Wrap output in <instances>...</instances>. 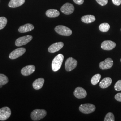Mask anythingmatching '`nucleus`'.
Masks as SVG:
<instances>
[{
    "mask_svg": "<svg viewBox=\"0 0 121 121\" xmlns=\"http://www.w3.org/2000/svg\"><path fill=\"white\" fill-rule=\"evenodd\" d=\"M64 60V56L62 54H59L54 57L52 61V70L56 72L60 69L63 61Z\"/></svg>",
    "mask_w": 121,
    "mask_h": 121,
    "instance_id": "f257e3e1",
    "label": "nucleus"
},
{
    "mask_svg": "<svg viewBox=\"0 0 121 121\" xmlns=\"http://www.w3.org/2000/svg\"><path fill=\"white\" fill-rule=\"evenodd\" d=\"M47 112L44 109H36L34 110L30 114V117L33 121H39L46 116Z\"/></svg>",
    "mask_w": 121,
    "mask_h": 121,
    "instance_id": "f03ea898",
    "label": "nucleus"
},
{
    "mask_svg": "<svg viewBox=\"0 0 121 121\" xmlns=\"http://www.w3.org/2000/svg\"><path fill=\"white\" fill-rule=\"evenodd\" d=\"M54 30L57 33L63 36H69L72 33V31L70 28L63 25L56 26Z\"/></svg>",
    "mask_w": 121,
    "mask_h": 121,
    "instance_id": "7ed1b4c3",
    "label": "nucleus"
},
{
    "mask_svg": "<svg viewBox=\"0 0 121 121\" xmlns=\"http://www.w3.org/2000/svg\"><path fill=\"white\" fill-rule=\"evenodd\" d=\"M95 109V106L91 104H84L80 105L79 110L84 114H89L93 112Z\"/></svg>",
    "mask_w": 121,
    "mask_h": 121,
    "instance_id": "20e7f679",
    "label": "nucleus"
},
{
    "mask_svg": "<svg viewBox=\"0 0 121 121\" xmlns=\"http://www.w3.org/2000/svg\"><path fill=\"white\" fill-rule=\"evenodd\" d=\"M77 65V61L72 57L68 58L65 62V69L67 71H70L74 69Z\"/></svg>",
    "mask_w": 121,
    "mask_h": 121,
    "instance_id": "39448f33",
    "label": "nucleus"
},
{
    "mask_svg": "<svg viewBox=\"0 0 121 121\" xmlns=\"http://www.w3.org/2000/svg\"><path fill=\"white\" fill-rule=\"evenodd\" d=\"M32 36L30 35H27L18 38L15 41V44L17 46H21L22 45H26L32 40Z\"/></svg>",
    "mask_w": 121,
    "mask_h": 121,
    "instance_id": "423d86ee",
    "label": "nucleus"
},
{
    "mask_svg": "<svg viewBox=\"0 0 121 121\" xmlns=\"http://www.w3.org/2000/svg\"><path fill=\"white\" fill-rule=\"evenodd\" d=\"M11 114V111L8 107L0 108V120L5 121L8 119Z\"/></svg>",
    "mask_w": 121,
    "mask_h": 121,
    "instance_id": "0eeeda50",
    "label": "nucleus"
},
{
    "mask_svg": "<svg viewBox=\"0 0 121 121\" xmlns=\"http://www.w3.org/2000/svg\"><path fill=\"white\" fill-rule=\"evenodd\" d=\"M74 7L73 4L70 3H66L63 4L61 8L60 11L66 15H69L73 13Z\"/></svg>",
    "mask_w": 121,
    "mask_h": 121,
    "instance_id": "6e6552de",
    "label": "nucleus"
},
{
    "mask_svg": "<svg viewBox=\"0 0 121 121\" xmlns=\"http://www.w3.org/2000/svg\"><path fill=\"white\" fill-rule=\"evenodd\" d=\"M25 52L26 49L25 48H18L14 50L10 53L9 57L11 59H15L22 56L24 53H25Z\"/></svg>",
    "mask_w": 121,
    "mask_h": 121,
    "instance_id": "1a4fd4ad",
    "label": "nucleus"
},
{
    "mask_svg": "<svg viewBox=\"0 0 121 121\" xmlns=\"http://www.w3.org/2000/svg\"><path fill=\"white\" fill-rule=\"evenodd\" d=\"M113 60L111 58H107L105 60L99 63V68L102 69H107L111 68L113 65Z\"/></svg>",
    "mask_w": 121,
    "mask_h": 121,
    "instance_id": "9d476101",
    "label": "nucleus"
},
{
    "mask_svg": "<svg viewBox=\"0 0 121 121\" xmlns=\"http://www.w3.org/2000/svg\"><path fill=\"white\" fill-rule=\"evenodd\" d=\"M73 94L76 98L78 99H82L86 97L87 93L84 88L81 87H78L75 88L73 92Z\"/></svg>",
    "mask_w": 121,
    "mask_h": 121,
    "instance_id": "9b49d317",
    "label": "nucleus"
},
{
    "mask_svg": "<svg viewBox=\"0 0 121 121\" xmlns=\"http://www.w3.org/2000/svg\"><path fill=\"white\" fill-rule=\"evenodd\" d=\"M116 46V44L111 40H105L103 41L101 44V47L105 50H111Z\"/></svg>",
    "mask_w": 121,
    "mask_h": 121,
    "instance_id": "f8f14e48",
    "label": "nucleus"
},
{
    "mask_svg": "<svg viewBox=\"0 0 121 121\" xmlns=\"http://www.w3.org/2000/svg\"><path fill=\"white\" fill-rule=\"evenodd\" d=\"M35 67L34 65H26L22 68L21 72L22 75L25 76L30 75L35 71Z\"/></svg>",
    "mask_w": 121,
    "mask_h": 121,
    "instance_id": "ddd939ff",
    "label": "nucleus"
},
{
    "mask_svg": "<svg viewBox=\"0 0 121 121\" xmlns=\"http://www.w3.org/2000/svg\"><path fill=\"white\" fill-rule=\"evenodd\" d=\"M64 43L62 42H56L51 45L48 48V51L50 53H54L60 50L63 48Z\"/></svg>",
    "mask_w": 121,
    "mask_h": 121,
    "instance_id": "4468645a",
    "label": "nucleus"
},
{
    "mask_svg": "<svg viewBox=\"0 0 121 121\" xmlns=\"http://www.w3.org/2000/svg\"><path fill=\"white\" fill-rule=\"evenodd\" d=\"M34 26L30 23H27L24 25H22L18 28V31L20 33H26L33 30Z\"/></svg>",
    "mask_w": 121,
    "mask_h": 121,
    "instance_id": "2eb2a0df",
    "label": "nucleus"
},
{
    "mask_svg": "<svg viewBox=\"0 0 121 121\" xmlns=\"http://www.w3.org/2000/svg\"><path fill=\"white\" fill-rule=\"evenodd\" d=\"M44 82V79L43 78H39L36 79L32 83V86L35 90H39L41 89L43 86Z\"/></svg>",
    "mask_w": 121,
    "mask_h": 121,
    "instance_id": "dca6fc26",
    "label": "nucleus"
},
{
    "mask_svg": "<svg viewBox=\"0 0 121 121\" xmlns=\"http://www.w3.org/2000/svg\"><path fill=\"white\" fill-rule=\"evenodd\" d=\"M25 0H10L8 4V6L10 8H16L23 4Z\"/></svg>",
    "mask_w": 121,
    "mask_h": 121,
    "instance_id": "f3484780",
    "label": "nucleus"
},
{
    "mask_svg": "<svg viewBox=\"0 0 121 121\" xmlns=\"http://www.w3.org/2000/svg\"><path fill=\"white\" fill-rule=\"evenodd\" d=\"M112 82V80L110 77L103 78L99 83V86L101 88H106L109 86Z\"/></svg>",
    "mask_w": 121,
    "mask_h": 121,
    "instance_id": "a211bd4d",
    "label": "nucleus"
},
{
    "mask_svg": "<svg viewBox=\"0 0 121 121\" xmlns=\"http://www.w3.org/2000/svg\"><path fill=\"white\" fill-rule=\"evenodd\" d=\"M46 15L48 17H56L60 15V12L56 9H50L46 11Z\"/></svg>",
    "mask_w": 121,
    "mask_h": 121,
    "instance_id": "6ab92c4d",
    "label": "nucleus"
},
{
    "mask_svg": "<svg viewBox=\"0 0 121 121\" xmlns=\"http://www.w3.org/2000/svg\"><path fill=\"white\" fill-rule=\"evenodd\" d=\"M95 20V17L93 15H86L81 17V21L85 23H90Z\"/></svg>",
    "mask_w": 121,
    "mask_h": 121,
    "instance_id": "aec40b11",
    "label": "nucleus"
},
{
    "mask_svg": "<svg viewBox=\"0 0 121 121\" xmlns=\"http://www.w3.org/2000/svg\"><path fill=\"white\" fill-rule=\"evenodd\" d=\"M100 31L103 32H106L108 31L110 29V25L108 23H101L99 27Z\"/></svg>",
    "mask_w": 121,
    "mask_h": 121,
    "instance_id": "412c9836",
    "label": "nucleus"
},
{
    "mask_svg": "<svg viewBox=\"0 0 121 121\" xmlns=\"http://www.w3.org/2000/svg\"><path fill=\"white\" fill-rule=\"evenodd\" d=\"M101 78V75L99 73L94 75L91 79V82L92 84L96 85L99 82Z\"/></svg>",
    "mask_w": 121,
    "mask_h": 121,
    "instance_id": "4be33fe9",
    "label": "nucleus"
},
{
    "mask_svg": "<svg viewBox=\"0 0 121 121\" xmlns=\"http://www.w3.org/2000/svg\"><path fill=\"white\" fill-rule=\"evenodd\" d=\"M9 81L8 77L4 74L0 73V85H4Z\"/></svg>",
    "mask_w": 121,
    "mask_h": 121,
    "instance_id": "5701e85b",
    "label": "nucleus"
},
{
    "mask_svg": "<svg viewBox=\"0 0 121 121\" xmlns=\"http://www.w3.org/2000/svg\"><path fill=\"white\" fill-rule=\"evenodd\" d=\"M7 23V19L4 17H0V30L3 29Z\"/></svg>",
    "mask_w": 121,
    "mask_h": 121,
    "instance_id": "b1692460",
    "label": "nucleus"
},
{
    "mask_svg": "<svg viewBox=\"0 0 121 121\" xmlns=\"http://www.w3.org/2000/svg\"><path fill=\"white\" fill-rule=\"evenodd\" d=\"M104 121H114L115 117L113 114L112 112L108 113L104 119Z\"/></svg>",
    "mask_w": 121,
    "mask_h": 121,
    "instance_id": "393cba45",
    "label": "nucleus"
},
{
    "mask_svg": "<svg viewBox=\"0 0 121 121\" xmlns=\"http://www.w3.org/2000/svg\"><path fill=\"white\" fill-rule=\"evenodd\" d=\"M114 88L116 91H121V80L117 81L114 85Z\"/></svg>",
    "mask_w": 121,
    "mask_h": 121,
    "instance_id": "a878e982",
    "label": "nucleus"
},
{
    "mask_svg": "<svg viewBox=\"0 0 121 121\" xmlns=\"http://www.w3.org/2000/svg\"><path fill=\"white\" fill-rule=\"evenodd\" d=\"M96 2L101 6H104L108 3V0H95Z\"/></svg>",
    "mask_w": 121,
    "mask_h": 121,
    "instance_id": "bb28decb",
    "label": "nucleus"
},
{
    "mask_svg": "<svg viewBox=\"0 0 121 121\" xmlns=\"http://www.w3.org/2000/svg\"><path fill=\"white\" fill-rule=\"evenodd\" d=\"M115 99L117 101L121 102V93H118L115 95Z\"/></svg>",
    "mask_w": 121,
    "mask_h": 121,
    "instance_id": "cd10ccee",
    "label": "nucleus"
},
{
    "mask_svg": "<svg viewBox=\"0 0 121 121\" xmlns=\"http://www.w3.org/2000/svg\"><path fill=\"white\" fill-rule=\"evenodd\" d=\"M112 0V3L117 6H119L121 4V0Z\"/></svg>",
    "mask_w": 121,
    "mask_h": 121,
    "instance_id": "c85d7f7f",
    "label": "nucleus"
},
{
    "mask_svg": "<svg viewBox=\"0 0 121 121\" xmlns=\"http://www.w3.org/2000/svg\"><path fill=\"white\" fill-rule=\"evenodd\" d=\"M73 2L76 4L81 5L84 2V0H73Z\"/></svg>",
    "mask_w": 121,
    "mask_h": 121,
    "instance_id": "c756f323",
    "label": "nucleus"
},
{
    "mask_svg": "<svg viewBox=\"0 0 121 121\" xmlns=\"http://www.w3.org/2000/svg\"><path fill=\"white\" fill-rule=\"evenodd\" d=\"M2 86H3V85H0V88H1V87H2Z\"/></svg>",
    "mask_w": 121,
    "mask_h": 121,
    "instance_id": "7c9ffc66",
    "label": "nucleus"
},
{
    "mask_svg": "<svg viewBox=\"0 0 121 121\" xmlns=\"http://www.w3.org/2000/svg\"><path fill=\"white\" fill-rule=\"evenodd\" d=\"M120 61H121V59H120Z\"/></svg>",
    "mask_w": 121,
    "mask_h": 121,
    "instance_id": "2f4dec72",
    "label": "nucleus"
},
{
    "mask_svg": "<svg viewBox=\"0 0 121 121\" xmlns=\"http://www.w3.org/2000/svg\"></svg>",
    "mask_w": 121,
    "mask_h": 121,
    "instance_id": "473e14b6",
    "label": "nucleus"
},
{
    "mask_svg": "<svg viewBox=\"0 0 121 121\" xmlns=\"http://www.w3.org/2000/svg\"></svg>",
    "mask_w": 121,
    "mask_h": 121,
    "instance_id": "72a5a7b5",
    "label": "nucleus"
}]
</instances>
